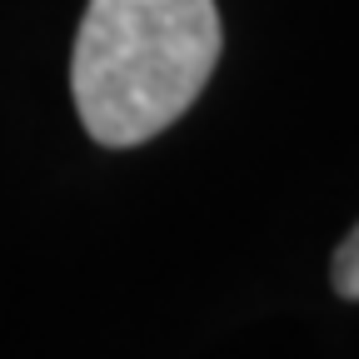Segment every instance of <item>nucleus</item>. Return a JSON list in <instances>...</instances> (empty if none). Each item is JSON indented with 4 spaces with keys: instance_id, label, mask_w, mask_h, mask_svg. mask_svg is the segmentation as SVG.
I'll list each match as a JSON object with an SVG mask.
<instances>
[{
    "instance_id": "1",
    "label": "nucleus",
    "mask_w": 359,
    "mask_h": 359,
    "mask_svg": "<svg viewBox=\"0 0 359 359\" xmlns=\"http://www.w3.org/2000/svg\"><path fill=\"white\" fill-rule=\"evenodd\" d=\"M219 65L215 0H90L70 90L90 140L130 150L185 115Z\"/></svg>"
},
{
    "instance_id": "2",
    "label": "nucleus",
    "mask_w": 359,
    "mask_h": 359,
    "mask_svg": "<svg viewBox=\"0 0 359 359\" xmlns=\"http://www.w3.org/2000/svg\"><path fill=\"white\" fill-rule=\"evenodd\" d=\"M330 280L339 290V299H359V224L339 240L334 250V264H330Z\"/></svg>"
}]
</instances>
